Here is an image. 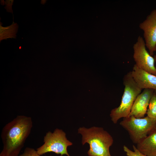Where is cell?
Listing matches in <instances>:
<instances>
[{
    "label": "cell",
    "mask_w": 156,
    "mask_h": 156,
    "mask_svg": "<svg viewBox=\"0 0 156 156\" xmlns=\"http://www.w3.org/2000/svg\"><path fill=\"white\" fill-rule=\"evenodd\" d=\"M123 81L125 87L120 103L118 107L113 109L110 114L114 124L119 119L129 116L135 100L142 90L133 79L131 71L124 75Z\"/></svg>",
    "instance_id": "3"
},
{
    "label": "cell",
    "mask_w": 156,
    "mask_h": 156,
    "mask_svg": "<svg viewBox=\"0 0 156 156\" xmlns=\"http://www.w3.org/2000/svg\"><path fill=\"white\" fill-rule=\"evenodd\" d=\"M139 27L143 31L146 47L152 56L156 51V9L151 11Z\"/></svg>",
    "instance_id": "7"
},
{
    "label": "cell",
    "mask_w": 156,
    "mask_h": 156,
    "mask_svg": "<svg viewBox=\"0 0 156 156\" xmlns=\"http://www.w3.org/2000/svg\"><path fill=\"white\" fill-rule=\"evenodd\" d=\"M154 91L150 89H144L135 100L129 116H132L137 118L144 117Z\"/></svg>",
    "instance_id": "8"
},
{
    "label": "cell",
    "mask_w": 156,
    "mask_h": 156,
    "mask_svg": "<svg viewBox=\"0 0 156 156\" xmlns=\"http://www.w3.org/2000/svg\"><path fill=\"white\" fill-rule=\"evenodd\" d=\"M78 133L82 135V144H89L90 148L87 152L89 156H112L109 148L113 143V139L103 128L80 127Z\"/></svg>",
    "instance_id": "2"
},
{
    "label": "cell",
    "mask_w": 156,
    "mask_h": 156,
    "mask_svg": "<svg viewBox=\"0 0 156 156\" xmlns=\"http://www.w3.org/2000/svg\"><path fill=\"white\" fill-rule=\"evenodd\" d=\"M133 79L142 89H150L156 90V76L133 66L131 71Z\"/></svg>",
    "instance_id": "9"
},
{
    "label": "cell",
    "mask_w": 156,
    "mask_h": 156,
    "mask_svg": "<svg viewBox=\"0 0 156 156\" xmlns=\"http://www.w3.org/2000/svg\"><path fill=\"white\" fill-rule=\"evenodd\" d=\"M153 57L154 58V60H155V62H156V55H154ZM155 68H156V66H155Z\"/></svg>",
    "instance_id": "16"
},
{
    "label": "cell",
    "mask_w": 156,
    "mask_h": 156,
    "mask_svg": "<svg viewBox=\"0 0 156 156\" xmlns=\"http://www.w3.org/2000/svg\"><path fill=\"white\" fill-rule=\"evenodd\" d=\"M146 114L147 116L156 122V95L155 93L150 100Z\"/></svg>",
    "instance_id": "12"
},
{
    "label": "cell",
    "mask_w": 156,
    "mask_h": 156,
    "mask_svg": "<svg viewBox=\"0 0 156 156\" xmlns=\"http://www.w3.org/2000/svg\"><path fill=\"white\" fill-rule=\"evenodd\" d=\"M154 93L156 95V90H155Z\"/></svg>",
    "instance_id": "17"
},
{
    "label": "cell",
    "mask_w": 156,
    "mask_h": 156,
    "mask_svg": "<svg viewBox=\"0 0 156 156\" xmlns=\"http://www.w3.org/2000/svg\"><path fill=\"white\" fill-rule=\"evenodd\" d=\"M43 142V144L36 149L40 155L52 152L60 154V156H70L67 148L73 143L67 139L66 133L62 130L56 128L53 132H47L44 137Z\"/></svg>",
    "instance_id": "5"
},
{
    "label": "cell",
    "mask_w": 156,
    "mask_h": 156,
    "mask_svg": "<svg viewBox=\"0 0 156 156\" xmlns=\"http://www.w3.org/2000/svg\"><path fill=\"white\" fill-rule=\"evenodd\" d=\"M33 127L31 117L18 115L3 128L0 156H18Z\"/></svg>",
    "instance_id": "1"
},
{
    "label": "cell",
    "mask_w": 156,
    "mask_h": 156,
    "mask_svg": "<svg viewBox=\"0 0 156 156\" xmlns=\"http://www.w3.org/2000/svg\"><path fill=\"white\" fill-rule=\"evenodd\" d=\"M14 0H6L4 1V4L5 5V6L4 8L6 10L7 12L13 13L12 9V5H13Z\"/></svg>",
    "instance_id": "15"
},
{
    "label": "cell",
    "mask_w": 156,
    "mask_h": 156,
    "mask_svg": "<svg viewBox=\"0 0 156 156\" xmlns=\"http://www.w3.org/2000/svg\"><path fill=\"white\" fill-rule=\"evenodd\" d=\"M133 58L138 68L156 76L155 60L146 49L144 39L139 36L133 46Z\"/></svg>",
    "instance_id": "6"
},
{
    "label": "cell",
    "mask_w": 156,
    "mask_h": 156,
    "mask_svg": "<svg viewBox=\"0 0 156 156\" xmlns=\"http://www.w3.org/2000/svg\"><path fill=\"white\" fill-rule=\"evenodd\" d=\"M136 144V148L143 154L156 156V129Z\"/></svg>",
    "instance_id": "10"
},
{
    "label": "cell",
    "mask_w": 156,
    "mask_h": 156,
    "mask_svg": "<svg viewBox=\"0 0 156 156\" xmlns=\"http://www.w3.org/2000/svg\"><path fill=\"white\" fill-rule=\"evenodd\" d=\"M2 23L0 22V42L9 38H15L18 27V24L14 22L10 25L6 27L2 26Z\"/></svg>",
    "instance_id": "11"
},
{
    "label": "cell",
    "mask_w": 156,
    "mask_h": 156,
    "mask_svg": "<svg viewBox=\"0 0 156 156\" xmlns=\"http://www.w3.org/2000/svg\"><path fill=\"white\" fill-rule=\"evenodd\" d=\"M18 156H41V155L38 154L37 151L34 148L27 147L25 149L23 153L19 155Z\"/></svg>",
    "instance_id": "14"
},
{
    "label": "cell",
    "mask_w": 156,
    "mask_h": 156,
    "mask_svg": "<svg viewBox=\"0 0 156 156\" xmlns=\"http://www.w3.org/2000/svg\"><path fill=\"white\" fill-rule=\"evenodd\" d=\"M120 125L128 132L133 143L137 144L156 129V122L147 116L141 118L129 116Z\"/></svg>",
    "instance_id": "4"
},
{
    "label": "cell",
    "mask_w": 156,
    "mask_h": 156,
    "mask_svg": "<svg viewBox=\"0 0 156 156\" xmlns=\"http://www.w3.org/2000/svg\"><path fill=\"white\" fill-rule=\"evenodd\" d=\"M133 151L129 149L127 146L124 145L123 149L125 152L127 156H147L140 152L136 148V146H133Z\"/></svg>",
    "instance_id": "13"
}]
</instances>
